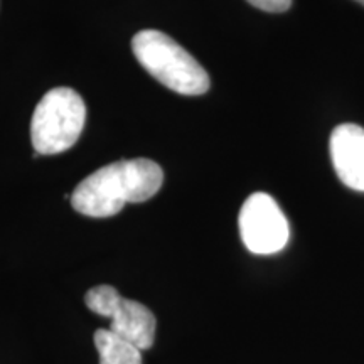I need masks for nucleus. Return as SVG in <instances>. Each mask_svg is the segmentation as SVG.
<instances>
[{
	"instance_id": "obj_1",
	"label": "nucleus",
	"mask_w": 364,
	"mask_h": 364,
	"mask_svg": "<svg viewBox=\"0 0 364 364\" xmlns=\"http://www.w3.org/2000/svg\"><path fill=\"white\" fill-rule=\"evenodd\" d=\"M164 172L150 159L118 161L95 171L76 186L71 204L90 218H110L127 203H144L162 188Z\"/></svg>"
},
{
	"instance_id": "obj_2",
	"label": "nucleus",
	"mask_w": 364,
	"mask_h": 364,
	"mask_svg": "<svg viewBox=\"0 0 364 364\" xmlns=\"http://www.w3.org/2000/svg\"><path fill=\"white\" fill-rule=\"evenodd\" d=\"M136 61L152 78L179 95H204L209 90V76L182 46L161 31H140L132 39Z\"/></svg>"
},
{
	"instance_id": "obj_3",
	"label": "nucleus",
	"mask_w": 364,
	"mask_h": 364,
	"mask_svg": "<svg viewBox=\"0 0 364 364\" xmlns=\"http://www.w3.org/2000/svg\"><path fill=\"white\" fill-rule=\"evenodd\" d=\"M86 120L83 98L71 88H54L36 107L31 139L36 154L56 156L71 149L80 139Z\"/></svg>"
},
{
	"instance_id": "obj_4",
	"label": "nucleus",
	"mask_w": 364,
	"mask_h": 364,
	"mask_svg": "<svg viewBox=\"0 0 364 364\" xmlns=\"http://www.w3.org/2000/svg\"><path fill=\"white\" fill-rule=\"evenodd\" d=\"M86 307L91 312L110 318L113 334L129 341L139 349H150L156 341L157 321L144 304L124 299L110 285H98L85 295Z\"/></svg>"
},
{
	"instance_id": "obj_5",
	"label": "nucleus",
	"mask_w": 364,
	"mask_h": 364,
	"mask_svg": "<svg viewBox=\"0 0 364 364\" xmlns=\"http://www.w3.org/2000/svg\"><path fill=\"white\" fill-rule=\"evenodd\" d=\"M238 225L245 247L255 255L279 253L289 243V221L275 199L265 193H255L245 201Z\"/></svg>"
},
{
	"instance_id": "obj_6",
	"label": "nucleus",
	"mask_w": 364,
	"mask_h": 364,
	"mask_svg": "<svg viewBox=\"0 0 364 364\" xmlns=\"http://www.w3.org/2000/svg\"><path fill=\"white\" fill-rule=\"evenodd\" d=\"M331 159L336 174L349 189L364 193V129L354 124L336 127L331 135Z\"/></svg>"
},
{
	"instance_id": "obj_7",
	"label": "nucleus",
	"mask_w": 364,
	"mask_h": 364,
	"mask_svg": "<svg viewBox=\"0 0 364 364\" xmlns=\"http://www.w3.org/2000/svg\"><path fill=\"white\" fill-rule=\"evenodd\" d=\"M95 346L100 354V364H144L142 349L108 329L95 332Z\"/></svg>"
},
{
	"instance_id": "obj_8",
	"label": "nucleus",
	"mask_w": 364,
	"mask_h": 364,
	"mask_svg": "<svg viewBox=\"0 0 364 364\" xmlns=\"http://www.w3.org/2000/svg\"><path fill=\"white\" fill-rule=\"evenodd\" d=\"M247 2L252 4L253 7L260 9V11L272 14L285 12L292 6V0H247Z\"/></svg>"
},
{
	"instance_id": "obj_9",
	"label": "nucleus",
	"mask_w": 364,
	"mask_h": 364,
	"mask_svg": "<svg viewBox=\"0 0 364 364\" xmlns=\"http://www.w3.org/2000/svg\"><path fill=\"white\" fill-rule=\"evenodd\" d=\"M356 2H359V4H363V6H364V0H356Z\"/></svg>"
}]
</instances>
